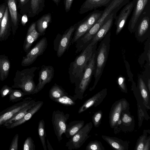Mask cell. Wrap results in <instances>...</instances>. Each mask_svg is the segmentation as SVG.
Masks as SVG:
<instances>
[{"label":"cell","mask_w":150,"mask_h":150,"mask_svg":"<svg viewBox=\"0 0 150 150\" xmlns=\"http://www.w3.org/2000/svg\"><path fill=\"white\" fill-rule=\"evenodd\" d=\"M26 95V93L20 90L13 89L9 95V100L12 102H16L22 100L23 97Z\"/></svg>","instance_id":"obj_34"},{"label":"cell","mask_w":150,"mask_h":150,"mask_svg":"<svg viewBox=\"0 0 150 150\" xmlns=\"http://www.w3.org/2000/svg\"><path fill=\"white\" fill-rule=\"evenodd\" d=\"M35 23H33L28 29L23 45L24 51L27 53L30 50L33 43L36 41L41 35L36 29Z\"/></svg>","instance_id":"obj_18"},{"label":"cell","mask_w":150,"mask_h":150,"mask_svg":"<svg viewBox=\"0 0 150 150\" xmlns=\"http://www.w3.org/2000/svg\"><path fill=\"white\" fill-rule=\"evenodd\" d=\"M98 42L90 43L82 50L81 53L71 62L69 69V79L71 83L77 85L81 80L88 61L96 49Z\"/></svg>","instance_id":"obj_1"},{"label":"cell","mask_w":150,"mask_h":150,"mask_svg":"<svg viewBox=\"0 0 150 150\" xmlns=\"http://www.w3.org/2000/svg\"><path fill=\"white\" fill-rule=\"evenodd\" d=\"M51 21V16L50 14H47L42 16L37 21L36 25L38 32L42 35L44 34L48 23Z\"/></svg>","instance_id":"obj_31"},{"label":"cell","mask_w":150,"mask_h":150,"mask_svg":"<svg viewBox=\"0 0 150 150\" xmlns=\"http://www.w3.org/2000/svg\"><path fill=\"white\" fill-rule=\"evenodd\" d=\"M150 147V136L148 137L145 143L143 150H149Z\"/></svg>","instance_id":"obj_44"},{"label":"cell","mask_w":150,"mask_h":150,"mask_svg":"<svg viewBox=\"0 0 150 150\" xmlns=\"http://www.w3.org/2000/svg\"><path fill=\"white\" fill-rule=\"evenodd\" d=\"M55 3L57 4H58L59 1L60 0H53Z\"/></svg>","instance_id":"obj_50"},{"label":"cell","mask_w":150,"mask_h":150,"mask_svg":"<svg viewBox=\"0 0 150 150\" xmlns=\"http://www.w3.org/2000/svg\"><path fill=\"white\" fill-rule=\"evenodd\" d=\"M39 67H33L30 68L17 70L13 79L14 82L12 87L20 88L27 95L34 94L36 86L34 81V72Z\"/></svg>","instance_id":"obj_4"},{"label":"cell","mask_w":150,"mask_h":150,"mask_svg":"<svg viewBox=\"0 0 150 150\" xmlns=\"http://www.w3.org/2000/svg\"><path fill=\"white\" fill-rule=\"evenodd\" d=\"M29 0H20V2L21 4L22 5L26 4Z\"/></svg>","instance_id":"obj_48"},{"label":"cell","mask_w":150,"mask_h":150,"mask_svg":"<svg viewBox=\"0 0 150 150\" xmlns=\"http://www.w3.org/2000/svg\"><path fill=\"white\" fill-rule=\"evenodd\" d=\"M90 29L86 19L79 25L76 29L74 35L71 40V43L73 44L76 42L79 38L85 34Z\"/></svg>","instance_id":"obj_29"},{"label":"cell","mask_w":150,"mask_h":150,"mask_svg":"<svg viewBox=\"0 0 150 150\" xmlns=\"http://www.w3.org/2000/svg\"><path fill=\"white\" fill-rule=\"evenodd\" d=\"M42 0H31V8L33 13L38 11Z\"/></svg>","instance_id":"obj_42"},{"label":"cell","mask_w":150,"mask_h":150,"mask_svg":"<svg viewBox=\"0 0 150 150\" xmlns=\"http://www.w3.org/2000/svg\"><path fill=\"white\" fill-rule=\"evenodd\" d=\"M120 118L121 123L118 126H119L120 129L123 132L133 130L135 123L134 117L131 115L129 110L123 111Z\"/></svg>","instance_id":"obj_19"},{"label":"cell","mask_w":150,"mask_h":150,"mask_svg":"<svg viewBox=\"0 0 150 150\" xmlns=\"http://www.w3.org/2000/svg\"><path fill=\"white\" fill-rule=\"evenodd\" d=\"M131 0H110L108 5L103 11V13L93 25L79 39L83 45L91 42L97 31L104 24L108 17L112 14L117 13Z\"/></svg>","instance_id":"obj_2"},{"label":"cell","mask_w":150,"mask_h":150,"mask_svg":"<svg viewBox=\"0 0 150 150\" xmlns=\"http://www.w3.org/2000/svg\"><path fill=\"white\" fill-rule=\"evenodd\" d=\"M13 89L12 87L7 85H4L0 91L1 96L3 98L8 95H9L13 91Z\"/></svg>","instance_id":"obj_39"},{"label":"cell","mask_w":150,"mask_h":150,"mask_svg":"<svg viewBox=\"0 0 150 150\" xmlns=\"http://www.w3.org/2000/svg\"><path fill=\"white\" fill-rule=\"evenodd\" d=\"M102 137L111 147L115 150H128L129 142L124 141L116 137L102 135Z\"/></svg>","instance_id":"obj_22"},{"label":"cell","mask_w":150,"mask_h":150,"mask_svg":"<svg viewBox=\"0 0 150 150\" xmlns=\"http://www.w3.org/2000/svg\"><path fill=\"white\" fill-rule=\"evenodd\" d=\"M149 131V130H144L143 134L138 139L134 149L135 150H143L148 137V133Z\"/></svg>","instance_id":"obj_35"},{"label":"cell","mask_w":150,"mask_h":150,"mask_svg":"<svg viewBox=\"0 0 150 150\" xmlns=\"http://www.w3.org/2000/svg\"><path fill=\"white\" fill-rule=\"evenodd\" d=\"M35 102L33 100L29 105L21 110L11 118L7 121L3 125V126L6 127L22 119L34 105Z\"/></svg>","instance_id":"obj_28"},{"label":"cell","mask_w":150,"mask_h":150,"mask_svg":"<svg viewBox=\"0 0 150 150\" xmlns=\"http://www.w3.org/2000/svg\"><path fill=\"white\" fill-rule=\"evenodd\" d=\"M83 120L74 121L67 125L64 134L67 138H70L84 126Z\"/></svg>","instance_id":"obj_27"},{"label":"cell","mask_w":150,"mask_h":150,"mask_svg":"<svg viewBox=\"0 0 150 150\" xmlns=\"http://www.w3.org/2000/svg\"><path fill=\"white\" fill-rule=\"evenodd\" d=\"M38 132L43 148L44 150H47L45 140L46 135L45 128V122L43 119L40 120L38 123Z\"/></svg>","instance_id":"obj_32"},{"label":"cell","mask_w":150,"mask_h":150,"mask_svg":"<svg viewBox=\"0 0 150 150\" xmlns=\"http://www.w3.org/2000/svg\"><path fill=\"white\" fill-rule=\"evenodd\" d=\"M76 28V25L71 26L61 37L57 50V54L58 57H60L69 47L71 43V36Z\"/></svg>","instance_id":"obj_16"},{"label":"cell","mask_w":150,"mask_h":150,"mask_svg":"<svg viewBox=\"0 0 150 150\" xmlns=\"http://www.w3.org/2000/svg\"><path fill=\"white\" fill-rule=\"evenodd\" d=\"M11 25L9 20L8 10L6 6L0 27V41H5L10 35Z\"/></svg>","instance_id":"obj_20"},{"label":"cell","mask_w":150,"mask_h":150,"mask_svg":"<svg viewBox=\"0 0 150 150\" xmlns=\"http://www.w3.org/2000/svg\"><path fill=\"white\" fill-rule=\"evenodd\" d=\"M111 33L109 31L101 40L96 52L95 65L93 74L95 79L93 85L90 88L91 91L95 88L103 72L107 60L110 47Z\"/></svg>","instance_id":"obj_3"},{"label":"cell","mask_w":150,"mask_h":150,"mask_svg":"<svg viewBox=\"0 0 150 150\" xmlns=\"http://www.w3.org/2000/svg\"><path fill=\"white\" fill-rule=\"evenodd\" d=\"M136 39L143 42L150 35V5L148 6L140 17L135 32Z\"/></svg>","instance_id":"obj_6"},{"label":"cell","mask_w":150,"mask_h":150,"mask_svg":"<svg viewBox=\"0 0 150 150\" xmlns=\"http://www.w3.org/2000/svg\"><path fill=\"white\" fill-rule=\"evenodd\" d=\"M23 150H35V145L34 142L31 137H28L23 144Z\"/></svg>","instance_id":"obj_38"},{"label":"cell","mask_w":150,"mask_h":150,"mask_svg":"<svg viewBox=\"0 0 150 150\" xmlns=\"http://www.w3.org/2000/svg\"><path fill=\"white\" fill-rule=\"evenodd\" d=\"M73 0H66L65 8L66 11L67 12L70 9Z\"/></svg>","instance_id":"obj_45"},{"label":"cell","mask_w":150,"mask_h":150,"mask_svg":"<svg viewBox=\"0 0 150 150\" xmlns=\"http://www.w3.org/2000/svg\"><path fill=\"white\" fill-rule=\"evenodd\" d=\"M117 83L122 91L127 93V89L125 83V78L122 76H120L118 79Z\"/></svg>","instance_id":"obj_40"},{"label":"cell","mask_w":150,"mask_h":150,"mask_svg":"<svg viewBox=\"0 0 150 150\" xmlns=\"http://www.w3.org/2000/svg\"><path fill=\"white\" fill-rule=\"evenodd\" d=\"M47 45L46 38L44 37L42 38L31 50L27 53L25 57H23L21 62V65L26 67L32 64L38 56L43 54Z\"/></svg>","instance_id":"obj_9"},{"label":"cell","mask_w":150,"mask_h":150,"mask_svg":"<svg viewBox=\"0 0 150 150\" xmlns=\"http://www.w3.org/2000/svg\"><path fill=\"white\" fill-rule=\"evenodd\" d=\"M47 146H48V150H53V149H52V146H51V144L50 143L48 139H47Z\"/></svg>","instance_id":"obj_47"},{"label":"cell","mask_w":150,"mask_h":150,"mask_svg":"<svg viewBox=\"0 0 150 150\" xmlns=\"http://www.w3.org/2000/svg\"><path fill=\"white\" fill-rule=\"evenodd\" d=\"M6 7L5 4H2L0 6V27L1 23L5 11Z\"/></svg>","instance_id":"obj_43"},{"label":"cell","mask_w":150,"mask_h":150,"mask_svg":"<svg viewBox=\"0 0 150 150\" xmlns=\"http://www.w3.org/2000/svg\"><path fill=\"white\" fill-rule=\"evenodd\" d=\"M96 51V49H95L85 69L81 80L78 84L75 86V95L73 96L75 100L77 99L81 100L83 98L84 93L87 88L91 81L95 68Z\"/></svg>","instance_id":"obj_5"},{"label":"cell","mask_w":150,"mask_h":150,"mask_svg":"<svg viewBox=\"0 0 150 150\" xmlns=\"http://www.w3.org/2000/svg\"><path fill=\"white\" fill-rule=\"evenodd\" d=\"M27 97L22 101L11 106L0 112V127L11 118L17 113L29 105L33 100Z\"/></svg>","instance_id":"obj_11"},{"label":"cell","mask_w":150,"mask_h":150,"mask_svg":"<svg viewBox=\"0 0 150 150\" xmlns=\"http://www.w3.org/2000/svg\"><path fill=\"white\" fill-rule=\"evenodd\" d=\"M8 7L12 22V31L15 35L18 27V18L15 0H8Z\"/></svg>","instance_id":"obj_25"},{"label":"cell","mask_w":150,"mask_h":150,"mask_svg":"<svg viewBox=\"0 0 150 150\" xmlns=\"http://www.w3.org/2000/svg\"><path fill=\"white\" fill-rule=\"evenodd\" d=\"M137 0H132L127 3L115 19L116 26V34L117 35L124 27L127 20L133 10Z\"/></svg>","instance_id":"obj_13"},{"label":"cell","mask_w":150,"mask_h":150,"mask_svg":"<svg viewBox=\"0 0 150 150\" xmlns=\"http://www.w3.org/2000/svg\"><path fill=\"white\" fill-rule=\"evenodd\" d=\"M68 95V93L62 87L56 83L52 86L49 92V97L53 100Z\"/></svg>","instance_id":"obj_30"},{"label":"cell","mask_w":150,"mask_h":150,"mask_svg":"<svg viewBox=\"0 0 150 150\" xmlns=\"http://www.w3.org/2000/svg\"><path fill=\"white\" fill-rule=\"evenodd\" d=\"M43 104V102L42 101H38L36 102L34 105L22 119L6 127L8 129H12L30 120L40 110Z\"/></svg>","instance_id":"obj_21"},{"label":"cell","mask_w":150,"mask_h":150,"mask_svg":"<svg viewBox=\"0 0 150 150\" xmlns=\"http://www.w3.org/2000/svg\"><path fill=\"white\" fill-rule=\"evenodd\" d=\"M103 112L99 110L95 113L92 117V120L94 127H98L101 123Z\"/></svg>","instance_id":"obj_37"},{"label":"cell","mask_w":150,"mask_h":150,"mask_svg":"<svg viewBox=\"0 0 150 150\" xmlns=\"http://www.w3.org/2000/svg\"><path fill=\"white\" fill-rule=\"evenodd\" d=\"M54 70L51 66L43 65L39 72L38 82L34 91V94L41 90L45 86L50 83L53 78Z\"/></svg>","instance_id":"obj_14"},{"label":"cell","mask_w":150,"mask_h":150,"mask_svg":"<svg viewBox=\"0 0 150 150\" xmlns=\"http://www.w3.org/2000/svg\"><path fill=\"white\" fill-rule=\"evenodd\" d=\"M53 101L66 106L73 105L76 104L75 100L73 96H68V95L64 96Z\"/></svg>","instance_id":"obj_33"},{"label":"cell","mask_w":150,"mask_h":150,"mask_svg":"<svg viewBox=\"0 0 150 150\" xmlns=\"http://www.w3.org/2000/svg\"><path fill=\"white\" fill-rule=\"evenodd\" d=\"M69 116V114H65L59 110H54L53 112L52 124L55 134L59 142L62 139V135L65 132Z\"/></svg>","instance_id":"obj_8"},{"label":"cell","mask_w":150,"mask_h":150,"mask_svg":"<svg viewBox=\"0 0 150 150\" xmlns=\"http://www.w3.org/2000/svg\"><path fill=\"white\" fill-rule=\"evenodd\" d=\"M28 21V18L25 15H23L21 19V23L23 25H24Z\"/></svg>","instance_id":"obj_46"},{"label":"cell","mask_w":150,"mask_h":150,"mask_svg":"<svg viewBox=\"0 0 150 150\" xmlns=\"http://www.w3.org/2000/svg\"><path fill=\"white\" fill-rule=\"evenodd\" d=\"M147 86L148 89L149 93H150V79H148L147 82Z\"/></svg>","instance_id":"obj_49"},{"label":"cell","mask_w":150,"mask_h":150,"mask_svg":"<svg viewBox=\"0 0 150 150\" xmlns=\"http://www.w3.org/2000/svg\"><path fill=\"white\" fill-rule=\"evenodd\" d=\"M116 16L117 13H114L108 17L93 37L90 43L94 44L101 40L105 37L110 30L113 24V20Z\"/></svg>","instance_id":"obj_17"},{"label":"cell","mask_w":150,"mask_h":150,"mask_svg":"<svg viewBox=\"0 0 150 150\" xmlns=\"http://www.w3.org/2000/svg\"><path fill=\"white\" fill-rule=\"evenodd\" d=\"M138 86L141 97L145 108L150 109V99L149 92L147 87L142 79L139 77L138 80Z\"/></svg>","instance_id":"obj_24"},{"label":"cell","mask_w":150,"mask_h":150,"mask_svg":"<svg viewBox=\"0 0 150 150\" xmlns=\"http://www.w3.org/2000/svg\"><path fill=\"white\" fill-rule=\"evenodd\" d=\"M86 150H105L101 142L97 140L91 141L86 147Z\"/></svg>","instance_id":"obj_36"},{"label":"cell","mask_w":150,"mask_h":150,"mask_svg":"<svg viewBox=\"0 0 150 150\" xmlns=\"http://www.w3.org/2000/svg\"><path fill=\"white\" fill-rule=\"evenodd\" d=\"M129 105L125 98L116 101L112 105L109 115L110 127L113 129L119 120L121 114L124 111L129 110Z\"/></svg>","instance_id":"obj_10"},{"label":"cell","mask_w":150,"mask_h":150,"mask_svg":"<svg viewBox=\"0 0 150 150\" xmlns=\"http://www.w3.org/2000/svg\"><path fill=\"white\" fill-rule=\"evenodd\" d=\"M92 127L91 122L86 124L75 135L70 138L66 143V146L69 150L80 148L89 137L88 134Z\"/></svg>","instance_id":"obj_7"},{"label":"cell","mask_w":150,"mask_h":150,"mask_svg":"<svg viewBox=\"0 0 150 150\" xmlns=\"http://www.w3.org/2000/svg\"><path fill=\"white\" fill-rule=\"evenodd\" d=\"M19 135L16 134L13 137L9 149V150H18Z\"/></svg>","instance_id":"obj_41"},{"label":"cell","mask_w":150,"mask_h":150,"mask_svg":"<svg viewBox=\"0 0 150 150\" xmlns=\"http://www.w3.org/2000/svg\"><path fill=\"white\" fill-rule=\"evenodd\" d=\"M149 5L150 0H136L128 25V29L131 33H134L140 17L146 8Z\"/></svg>","instance_id":"obj_12"},{"label":"cell","mask_w":150,"mask_h":150,"mask_svg":"<svg viewBox=\"0 0 150 150\" xmlns=\"http://www.w3.org/2000/svg\"><path fill=\"white\" fill-rule=\"evenodd\" d=\"M110 0H85L82 6V13L87 12L102 6L106 7L109 4Z\"/></svg>","instance_id":"obj_23"},{"label":"cell","mask_w":150,"mask_h":150,"mask_svg":"<svg viewBox=\"0 0 150 150\" xmlns=\"http://www.w3.org/2000/svg\"><path fill=\"white\" fill-rule=\"evenodd\" d=\"M107 89L105 88L86 100L80 108L78 112L81 113L91 107H96L99 105L106 97Z\"/></svg>","instance_id":"obj_15"},{"label":"cell","mask_w":150,"mask_h":150,"mask_svg":"<svg viewBox=\"0 0 150 150\" xmlns=\"http://www.w3.org/2000/svg\"><path fill=\"white\" fill-rule=\"evenodd\" d=\"M10 62L7 56L0 55V80L3 81L6 79L8 75Z\"/></svg>","instance_id":"obj_26"}]
</instances>
